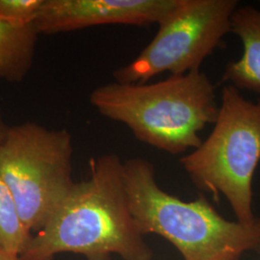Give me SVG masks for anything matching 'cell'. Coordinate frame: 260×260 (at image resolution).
Instances as JSON below:
<instances>
[{"label": "cell", "mask_w": 260, "mask_h": 260, "mask_svg": "<svg viewBox=\"0 0 260 260\" xmlns=\"http://www.w3.org/2000/svg\"><path fill=\"white\" fill-rule=\"evenodd\" d=\"M122 161L117 154L90 160V177L75 182L42 231L32 235L20 260H54L59 253L83 254L87 260H152L130 212Z\"/></svg>", "instance_id": "1"}, {"label": "cell", "mask_w": 260, "mask_h": 260, "mask_svg": "<svg viewBox=\"0 0 260 260\" xmlns=\"http://www.w3.org/2000/svg\"><path fill=\"white\" fill-rule=\"evenodd\" d=\"M130 212L143 235L165 238L183 260H240L248 251L260 253V218L245 224L223 218L201 196L184 202L158 185L154 166L145 158L122 163Z\"/></svg>", "instance_id": "2"}, {"label": "cell", "mask_w": 260, "mask_h": 260, "mask_svg": "<svg viewBox=\"0 0 260 260\" xmlns=\"http://www.w3.org/2000/svg\"><path fill=\"white\" fill-rule=\"evenodd\" d=\"M215 86L200 70L145 84L96 87L89 101L103 117L129 128L136 139L171 154L195 149L199 133L216 121Z\"/></svg>", "instance_id": "3"}, {"label": "cell", "mask_w": 260, "mask_h": 260, "mask_svg": "<svg viewBox=\"0 0 260 260\" xmlns=\"http://www.w3.org/2000/svg\"><path fill=\"white\" fill-rule=\"evenodd\" d=\"M260 163V99L246 100L233 85H225L209 136L180 164L196 187L219 201L223 196L236 221L254 223L252 180Z\"/></svg>", "instance_id": "4"}, {"label": "cell", "mask_w": 260, "mask_h": 260, "mask_svg": "<svg viewBox=\"0 0 260 260\" xmlns=\"http://www.w3.org/2000/svg\"><path fill=\"white\" fill-rule=\"evenodd\" d=\"M73 154L66 128L48 129L32 121L9 126L0 145V179L30 233L43 230L75 184Z\"/></svg>", "instance_id": "5"}, {"label": "cell", "mask_w": 260, "mask_h": 260, "mask_svg": "<svg viewBox=\"0 0 260 260\" xmlns=\"http://www.w3.org/2000/svg\"><path fill=\"white\" fill-rule=\"evenodd\" d=\"M236 0H179L158 25L155 37L128 65L113 74L116 82L148 83L165 72L184 75L200 70L206 57L231 32Z\"/></svg>", "instance_id": "6"}, {"label": "cell", "mask_w": 260, "mask_h": 260, "mask_svg": "<svg viewBox=\"0 0 260 260\" xmlns=\"http://www.w3.org/2000/svg\"><path fill=\"white\" fill-rule=\"evenodd\" d=\"M179 0H44L34 26L52 35L103 24H159Z\"/></svg>", "instance_id": "7"}, {"label": "cell", "mask_w": 260, "mask_h": 260, "mask_svg": "<svg viewBox=\"0 0 260 260\" xmlns=\"http://www.w3.org/2000/svg\"><path fill=\"white\" fill-rule=\"evenodd\" d=\"M231 32L240 39L243 53L226 66L222 80L239 91L260 94V10L239 5L233 12Z\"/></svg>", "instance_id": "8"}, {"label": "cell", "mask_w": 260, "mask_h": 260, "mask_svg": "<svg viewBox=\"0 0 260 260\" xmlns=\"http://www.w3.org/2000/svg\"><path fill=\"white\" fill-rule=\"evenodd\" d=\"M38 36L34 24L15 25L0 18V81H23L34 62Z\"/></svg>", "instance_id": "9"}, {"label": "cell", "mask_w": 260, "mask_h": 260, "mask_svg": "<svg viewBox=\"0 0 260 260\" xmlns=\"http://www.w3.org/2000/svg\"><path fill=\"white\" fill-rule=\"evenodd\" d=\"M9 190L0 179V250L20 255L32 238Z\"/></svg>", "instance_id": "10"}, {"label": "cell", "mask_w": 260, "mask_h": 260, "mask_svg": "<svg viewBox=\"0 0 260 260\" xmlns=\"http://www.w3.org/2000/svg\"><path fill=\"white\" fill-rule=\"evenodd\" d=\"M44 0H0V18L15 25L34 24Z\"/></svg>", "instance_id": "11"}, {"label": "cell", "mask_w": 260, "mask_h": 260, "mask_svg": "<svg viewBox=\"0 0 260 260\" xmlns=\"http://www.w3.org/2000/svg\"><path fill=\"white\" fill-rule=\"evenodd\" d=\"M8 129H9V125L6 123V121L4 120L2 112L0 109V145L3 142V140L5 139Z\"/></svg>", "instance_id": "12"}, {"label": "cell", "mask_w": 260, "mask_h": 260, "mask_svg": "<svg viewBox=\"0 0 260 260\" xmlns=\"http://www.w3.org/2000/svg\"><path fill=\"white\" fill-rule=\"evenodd\" d=\"M0 260H20L19 255L0 250Z\"/></svg>", "instance_id": "13"}]
</instances>
